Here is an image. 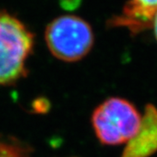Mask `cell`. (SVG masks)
Wrapping results in <instances>:
<instances>
[{
	"instance_id": "6da1fadb",
	"label": "cell",
	"mask_w": 157,
	"mask_h": 157,
	"mask_svg": "<svg viewBox=\"0 0 157 157\" xmlns=\"http://www.w3.org/2000/svg\"><path fill=\"white\" fill-rule=\"evenodd\" d=\"M33 45L27 26L14 15L0 11V85L13 84L26 74Z\"/></svg>"
},
{
	"instance_id": "7a4b0ae2",
	"label": "cell",
	"mask_w": 157,
	"mask_h": 157,
	"mask_svg": "<svg viewBox=\"0 0 157 157\" xmlns=\"http://www.w3.org/2000/svg\"><path fill=\"white\" fill-rule=\"evenodd\" d=\"M142 116L136 107L121 98H110L96 107L92 124L99 140L104 145L128 142L140 130Z\"/></svg>"
},
{
	"instance_id": "3957f363",
	"label": "cell",
	"mask_w": 157,
	"mask_h": 157,
	"mask_svg": "<svg viewBox=\"0 0 157 157\" xmlns=\"http://www.w3.org/2000/svg\"><path fill=\"white\" fill-rule=\"evenodd\" d=\"M45 42L53 56L65 62H75L88 54L94 41L88 23L75 15H63L47 25Z\"/></svg>"
},
{
	"instance_id": "277c9868",
	"label": "cell",
	"mask_w": 157,
	"mask_h": 157,
	"mask_svg": "<svg viewBox=\"0 0 157 157\" xmlns=\"http://www.w3.org/2000/svg\"><path fill=\"white\" fill-rule=\"evenodd\" d=\"M157 150V109L147 105L140 130L128 141L121 157H148Z\"/></svg>"
},
{
	"instance_id": "5b68a950",
	"label": "cell",
	"mask_w": 157,
	"mask_h": 157,
	"mask_svg": "<svg viewBox=\"0 0 157 157\" xmlns=\"http://www.w3.org/2000/svg\"><path fill=\"white\" fill-rule=\"evenodd\" d=\"M156 12L157 0H128L114 23L136 33L150 26Z\"/></svg>"
},
{
	"instance_id": "8992f818",
	"label": "cell",
	"mask_w": 157,
	"mask_h": 157,
	"mask_svg": "<svg viewBox=\"0 0 157 157\" xmlns=\"http://www.w3.org/2000/svg\"><path fill=\"white\" fill-rule=\"evenodd\" d=\"M152 25L154 27V31H155V39L157 40V12L156 14L155 15L154 19H153V22H152Z\"/></svg>"
}]
</instances>
